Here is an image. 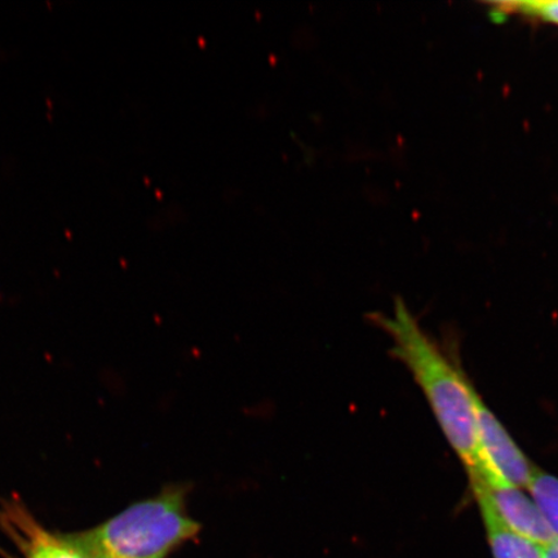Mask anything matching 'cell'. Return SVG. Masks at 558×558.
<instances>
[{
	"label": "cell",
	"mask_w": 558,
	"mask_h": 558,
	"mask_svg": "<svg viewBox=\"0 0 558 558\" xmlns=\"http://www.w3.org/2000/svg\"><path fill=\"white\" fill-rule=\"evenodd\" d=\"M373 323L392 340L402 362L427 399L442 434L470 481L483 474L476 435V389L456 362L423 330L407 303L397 298L392 314L373 313Z\"/></svg>",
	"instance_id": "1"
},
{
	"label": "cell",
	"mask_w": 558,
	"mask_h": 558,
	"mask_svg": "<svg viewBox=\"0 0 558 558\" xmlns=\"http://www.w3.org/2000/svg\"><path fill=\"white\" fill-rule=\"evenodd\" d=\"M190 490L186 484L167 485L101 525L66 536L85 558H167L201 532L187 513Z\"/></svg>",
	"instance_id": "2"
},
{
	"label": "cell",
	"mask_w": 558,
	"mask_h": 558,
	"mask_svg": "<svg viewBox=\"0 0 558 558\" xmlns=\"http://www.w3.org/2000/svg\"><path fill=\"white\" fill-rule=\"evenodd\" d=\"M476 435L483 474L481 478H494L523 488L534 477L536 466L530 462L519 445L481 399L476 396ZM477 481V480H476Z\"/></svg>",
	"instance_id": "3"
},
{
	"label": "cell",
	"mask_w": 558,
	"mask_h": 558,
	"mask_svg": "<svg viewBox=\"0 0 558 558\" xmlns=\"http://www.w3.org/2000/svg\"><path fill=\"white\" fill-rule=\"evenodd\" d=\"M471 487L474 497L484 498L512 533L542 548L557 539L546 515L523 488L493 478L474 481Z\"/></svg>",
	"instance_id": "4"
},
{
	"label": "cell",
	"mask_w": 558,
	"mask_h": 558,
	"mask_svg": "<svg viewBox=\"0 0 558 558\" xmlns=\"http://www.w3.org/2000/svg\"><path fill=\"white\" fill-rule=\"evenodd\" d=\"M0 526L16 541L26 558H85L68 536L40 525L19 497L0 499Z\"/></svg>",
	"instance_id": "5"
},
{
	"label": "cell",
	"mask_w": 558,
	"mask_h": 558,
	"mask_svg": "<svg viewBox=\"0 0 558 558\" xmlns=\"http://www.w3.org/2000/svg\"><path fill=\"white\" fill-rule=\"evenodd\" d=\"M474 498L477 500L493 558H543L542 547L512 533L500 522L484 498Z\"/></svg>",
	"instance_id": "6"
},
{
	"label": "cell",
	"mask_w": 558,
	"mask_h": 558,
	"mask_svg": "<svg viewBox=\"0 0 558 558\" xmlns=\"http://www.w3.org/2000/svg\"><path fill=\"white\" fill-rule=\"evenodd\" d=\"M527 493L539 506L558 538V478L538 469L527 487Z\"/></svg>",
	"instance_id": "7"
},
{
	"label": "cell",
	"mask_w": 558,
	"mask_h": 558,
	"mask_svg": "<svg viewBox=\"0 0 558 558\" xmlns=\"http://www.w3.org/2000/svg\"><path fill=\"white\" fill-rule=\"evenodd\" d=\"M544 23L558 26V0H549L542 9Z\"/></svg>",
	"instance_id": "8"
},
{
	"label": "cell",
	"mask_w": 558,
	"mask_h": 558,
	"mask_svg": "<svg viewBox=\"0 0 558 558\" xmlns=\"http://www.w3.org/2000/svg\"><path fill=\"white\" fill-rule=\"evenodd\" d=\"M543 558H558V538L543 548Z\"/></svg>",
	"instance_id": "9"
}]
</instances>
